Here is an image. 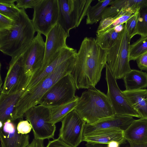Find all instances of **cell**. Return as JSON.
Returning <instances> with one entry per match:
<instances>
[{"label":"cell","instance_id":"cell-6","mask_svg":"<svg viewBox=\"0 0 147 147\" xmlns=\"http://www.w3.org/2000/svg\"><path fill=\"white\" fill-rule=\"evenodd\" d=\"M59 18L58 22L69 34L70 31L78 27L86 15L92 0H57Z\"/></svg>","mask_w":147,"mask_h":147},{"label":"cell","instance_id":"cell-12","mask_svg":"<svg viewBox=\"0 0 147 147\" xmlns=\"http://www.w3.org/2000/svg\"><path fill=\"white\" fill-rule=\"evenodd\" d=\"M105 79L107 85V94L115 114L126 115L140 118L138 113L130 105L122 91L119 88L117 80L107 63L105 65Z\"/></svg>","mask_w":147,"mask_h":147},{"label":"cell","instance_id":"cell-4","mask_svg":"<svg viewBox=\"0 0 147 147\" xmlns=\"http://www.w3.org/2000/svg\"><path fill=\"white\" fill-rule=\"evenodd\" d=\"M75 110L89 125L115 114L107 94L95 88H89L82 93Z\"/></svg>","mask_w":147,"mask_h":147},{"label":"cell","instance_id":"cell-21","mask_svg":"<svg viewBox=\"0 0 147 147\" xmlns=\"http://www.w3.org/2000/svg\"><path fill=\"white\" fill-rule=\"evenodd\" d=\"M130 105L140 118L147 119V89L122 91Z\"/></svg>","mask_w":147,"mask_h":147},{"label":"cell","instance_id":"cell-10","mask_svg":"<svg viewBox=\"0 0 147 147\" xmlns=\"http://www.w3.org/2000/svg\"><path fill=\"white\" fill-rule=\"evenodd\" d=\"M30 78L25 73L22 54L12 57L1 92L8 94L23 90L24 93Z\"/></svg>","mask_w":147,"mask_h":147},{"label":"cell","instance_id":"cell-37","mask_svg":"<svg viewBox=\"0 0 147 147\" xmlns=\"http://www.w3.org/2000/svg\"><path fill=\"white\" fill-rule=\"evenodd\" d=\"M90 147H107V144L94 143L91 145ZM119 147H147V144L137 145L132 146H123V144H120Z\"/></svg>","mask_w":147,"mask_h":147},{"label":"cell","instance_id":"cell-33","mask_svg":"<svg viewBox=\"0 0 147 147\" xmlns=\"http://www.w3.org/2000/svg\"><path fill=\"white\" fill-rule=\"evenodd\" d=\"M14 23L15 20L0 14V30L11 28Z\"/></svg>","mask_w":147,"mask_h":147},{"label":"cell","instance_id":"cell-22","mask_svg":"<svg viewBox=\"0 0 147 147\" xmlns=\"http://www.w3.org/2000/svg\"><path fill=\"white\" fill-rule=\"evenodd\" d=\"M140 9L132 7L124 8L114 17L102 19L96 31V35L102 34L117 25L125 24Z\"/></svg>","mask_w":147,"mask_h":147},{"label":"cell","instance_id":"cell-34","mask_svg":"<svg viewBox=\"0 0 147 147\" xmlns=\"http://www.w3.org/2000/svg\"><path fill=\"white\" fill-rule=\"evenodd\" d=\"M136 61L139 68L141 70L147 71V52L139 57Z\"/></svg>","mask_w":147,"mask_h":147},{"label":"cell","instance_id":"cell-26","mask_svg":"<svg viewBox=\"0 0 147 147\" xmlns=\"http://www.w3.org/2000/svg\"><path fill=\"white\" fill-rule=\"evenodd\" d=\"M119 33L114 27L102 34L96 35V40L102 49L107 50L115 43Z\"/></svg>","mask_w":147,"mask_h":147},{"label":"cell","instance_id":"cell-27","mask_svg":"<svg viewBox=\"0 0 147 147\" xmlns=\"http://www.w3.org/2000/svg\"><path fill=\"white\" fill-rule=\"evenodd\" d=\"M147 52V36H141L136 42L130 45L129 61H135L140 56Z\"/></svg>","mask_w":147,"mask_h":147},{"label":"cell","instance_id":"cell-13","mask_svg":"<svg viewBox=\"0 0 147 147\" xmlns=\"http://www.w3.org/2000/svg\"><path fill=\"white\" fill-rule=\"evenodd\" d=\"M45 43L41 34L37 35L21 54L26 74L30 77L41 68L45 53Z\"/></svg>","mask_w":147,"mask_h":147},{"label":"cell","instance_id":"cell-36","mask_svg":"<svg viewBox=\"0 0 147 147\" xmlns=\"http://www.w3.org/2000/svg\"><path fill=\"white\" fill-rule=\"evenodd\" d=\"M44 140L34 138L31 142L25 147H45Z\"/></svg>","mask_w":147,"mask_h":147},{"label":"cell","instance_id":"cell-24","mask_svg":"<svg viewBox=\"0 0 147 147\" xmlns=\"http://www.w3.org/2000/svg\"><path fill=\"white\" fill-rule=\"evenodd\" d=\"M79 98L78 96L69 102L58 106L49 108L52 122L55 124L61 121L71 111L75 110Z\"/></svg>","mask_w":147,"mask_h":147},{"label":"cell","instance_id":"cell-1","mask_svg":"<svg viewBox=\"0 0 147 147\" xmlns=\"http://www.w3.org/2000/svg\"><path fill=\"white\" fill-rule=\"evenodd\" d=\"M107 50L102 49L95 38H84L71 73L77 89L95 88L107 63Z\"/></svg>","mask_w":147,"mask_h":147},{"label":"cell","instance_id":"cell-16","mask_svg":"<svg viewBox=\"0 0 147 147\" xmlns=\"http://www.w3.org/2000/svg\"><path fill=\"white\" fill-rule=\"evenodd\" d=\"M130 116L115 114L92 124H86L83 136L96 130L107 129H119L124 131L134 120Z\"/></svg>","mask_w":147,"mask_h":147},{"label":"cell","instance_id":"cell-9","mask_svg":"<svg viewBox=\"0 0 147 147\" xmlns=\"http://www.w3.org/2000/svg\"><path fill=\"white\" fill-rule=\"evenodd\" d=\"M34 9L32 20L35 31L46 36L59 20L57 0H40Z\"/></svg>","mask_w":147,"mask_h":147},{"label":"cell","instance_id":"cell-29","mask_svg":"<svg viewBox=\"0 0 147 147\" xmlns=\"http://www.w3.org/2000/svg\"><path fill=\"white\" fill-rule=\"evenodd\" d=\"M137 26V34L147 36V6L140 8Z\"/></svg>","mask_w":147,"mask_h":147},{"label":"cell","instance_id":"cell-8","mask_svg":"<svg viewBox=\"0 0 147 147\" xmlns=\"http://www.w3.org/2000/svg\"><path fill=\"white\" fill-rule=\"evenodd\" d=\"M76 89L73 78L69 74L53 85L41 98L38 104L49 108L64 104L76 97Z\"/></svg>","mask_w":147,"mask_h":147},{"label":"cell","instance_id":"cell-2","mask_svg":"<svg viewBox=\"0 0 147 147\" xmlns=\"http://www.w3.org/2000/svg\"><path fill=\"white\" fill-rule=\"evenodd\" d=\"M11 28L0 30V51L11 57L21 54L34 38L36 32L25 10L21 9Z\"/></svg>","mask_w":147,"mask_h":147},{"label":"cell","instance_id":"cell-18","mask_svg":"<svg viewBox=\"0 0 147 147\" xmlns=\"http://www.w3.org/2000/svg\"><path fill=\"white\" fill-rule=\"evenodd\" d=\"M126 140L123 131L119 129H103L96 130L83 136L82 141L98 144H108L115 141L125 144Z\"/></svg>","mask_w":147,"mask_h":147},{"label":"cell","instance_id":"cell-30","mask_svg":"<svg viewBox=\"0 0 147 147\" xmlns=\"http://www.w3.org/2000/svg\"><path fill=\"white\" fill-rule=\"evenodd\" d=\"M140 9L125 23L128 34L131 38L137 34V26Z\"/></svg>","mask_w":147,"mask_h":147},{"label":"cell","instance_id":"cell-14","mask_svg":"<svg viewBox=\"0 0 147 147\" xmlns=\"http://www.w3.org/2000/svg\"><path fill=\"white\" fill-rule=\"evenodd\" d=\"M69 36V34L57 22L46 36L45 53L43 64L40 69L34 74L44 69L54 60L59 52L67 46L66 40Z\"/></svg>","mask_w":147,"mask_h":147},{"label":"cell","instance_id":"cell-17","mask_svg":"<svg viewBox=\"0 0 147 147\" xmlns=\"http://www.w3.org/2000/svg\"><path fill=\"white\" fill-rule=\"evenodd\" d=\"M77 52L76 49L67 45L63 48L59 52L54 60L45 69L34 74L31 76L24 93L35 86L53 71L60 64Z\"/></svg>","mask_w":147,"mask_h":147},{"label":"cell","instance_id":"cell-32","mask_svg":"<svg viewBox=\"0 0 147 147\" xmlns=\"http://www.w3.org/2000/svg\"><path fill=\"white\" fill-rule=\"evenodd\" d=\"M17 129L19 133L26 134L31 131L32 127L28 120H21L17 124Z\"/></svg>","mask_w":147,"mask_h":147},{"label":"cell","instance_id":"cell-5","mask_svg":"<svg viewBox=\"0 0 147 147\" xmlns=\"http://www.w3.org/2000/svg\"><path fill=\"white\" fill-rule=\"evenodd\" d=\"M131 39L128 34L125 23L124 28L115 43L107 50V63L116 80L123 79L131 70L129 59Z\"/></svg>","mask_w":147,"mask_h":147},{"label":"cell","instance_id":"cell-28","mask_svg":"<svg viewBox=\"0 0 147 147\" xmlns=\"http://www.w3.org/2000/svg\"><path fill=\"white\" fill-rule=\"evenodd\" d=\"M16 0H0V14L14 20L21 10L15 5Z\"/></svg>","mask_w":147,"mask_h":147},{"label":"cell","instance_id":"cell-20","mask_svg":"<svg viewBox=\"0 0 147 147\" xmlns=\"http://www.w3.org/2000/svg\"><path fill=\"white\" fill-rule=\"evenodd\" d=\"M24 91L23 90L10 94L0 92V128L8 120L13 121L16 105Z\"/></svg>","mask_w":147,"mask_h":147},{"label":"cell","instance_id":"cell-3","mask_svg":"<svg viewBox=\"0 0 147 147\" xmlns=\"http://www.w3.org/2000/svg\"><path fill=\"white\" fill-rule=\"evenodd\" d=\"M77 53L61 63L37 85L21 96L16 107L14 121L22 118L26 111L38 104L41 98L53 85L61 78L71 74Z\"/></svg>","mask_w":147,"mask_h":147},{"label":"cell","instance_id":"cell-15","mask_svg":"<svg viewBox=\"0 0 147 147\" xmlns=\"http://www.w3.org/2000/svg\"><path fill=\"white\" fill-rule=\"evenodd\" d=\"M15 121L8 120L0 128L1 147H25L29 143L28 134L19 133Z\"/></svg>","mask_w":147,"mask_h":147},{"label":"cell","instance_id":"cell-31","mask_svg":"<svg viewBox=\"0 0 147 147\" xmlns=\"http://www.w3.org/2000/svg\"><path fill=\"white\" fill-rule=\"evenodd\" d=\"M40 0H17L16 7L20 9L34 8Z\"/></svg>","mask_w":147,"mask_h":147},{"label":"cell","instance_id":"cell-19","mask_svg":"<svg viewBox=\"0 0 147 147\" xmlns=\"http://www.w3.org/2000/svg\"><path fill=\"white\" fill-rule=\"evenodd\" d=\"M123 135L131 146L147 144V119H134Z\"/></svg>","mask_w":147,"mask_h":147},{"label":"cell","instance_id":"cell-25","mask_svg":"<svg viewBox=\"0 0 147 147\" xmlns=\"http://www.w3.org/2000/svg\"><path fill=\"white\" fill-rule=\"evenodd\" d=\"M113 0H98L95 5L89 6L86 16V24H92L102 19V14L105 9L110 5Z\"/></svg>","mask_w":147,"mask_h":147},{"label":"cell","instance_id":"cell-7","mask_svg":"<svg viewBox=\"0 0 147 147\" xmlns=\"http://www.w3.org/2000/svg\"><path fill=\"white\" fill-rule=\"evenodd\" d=\"M24 117L32 126L34 138L54 139L56 126L51 121L49 108L40 105L33 106L26 111Z\"/></svg>","mask_w":147,"mask_h":147},{"label":"cell","instance_id":"cell-11","mask_svg":"<svg viewBox=\"0 0 147 147\" xmlns=\"http://www.w3.org/2000/svg\"><path fill=\"white\" fill-rule=\"evenodd\" d=\"M61 122L59 138L71 147H77L82 142L86 122L74 110L68 114Z\"/></svg>","mask_w":147,"mask_h":147},{"label":"cell","instance_id":"cell-38","mask_svg":"<svg viewBox=\"0 0 147 147\" xmlns=\"http://www.w3.org/2000/svg\"><path fill=\"white\" fill-rule=\"evenodd\" d=\"M120 144L118 142L113 141L107 144V147H119Z\"/></svg>","mask_w":147,"mask_h":147},{"label":"cell","instance_id":"cell-23","mask_svg":"<svg viewBox=\"0 0 147 147\" xmlns=\"http://www.w3.org/2000/svg\"><path fill=\"white\" fill-rule=\"evenodd\" d=\"M126 90H134L147 87V73L131 69L123 78Z\"/></svg>","mask_w":147,"mask_h":147},{"label":"cell","instance_id":"cell-35","mask_svg":"<svg viewBox=\"0 0 147 147\" xmlns=\"http://www.w3.org/2000/svg\"><path fill=\"white\" fill-rule=\"evenodd\" d=\"M45 147H71L68 145L59 138L49 140L47 146Z\"/></svg>","mask_w":147,"mask_h":147}]
</instances>
